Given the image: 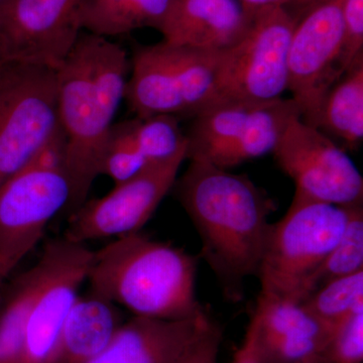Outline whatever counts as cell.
I'll return each mask as SVG.
<instances>
[{"instance_id":"52a82bcc","label":"cell","mask_w":363,"mask_h":363,"mask_svg":"<svg viewBox=\"0 0 363 363\" xmlns=\"http://www.w3.org/2000/svg\"><path fill=\"white\" fill-rule=\"evenodd\" d=\"M59 125L56 70L18 66L0 88V186L32 161Z\"/></svg>"},{"instance_id":"603a6c76","label":"cell","mask_w":363,"mask_h":363,"mask_svg":"<svg viewBox=\"0 0 363 363\" xmlns=\"http://www.w3.org/2000/svg\"><path fill=\"white\" fill-rule=\"evenodd\" d=\"M147 166L138 149L135 121L113 123L105 143L100 175L109 177L114 185L130 180Z\"/></svg>"},{"instance_id":"f1b7e54d","label":"cell","mask_w":363,"mask_h":363,"mask_svg":"<svg viewBox=\"0 0 363 363\" xmlns=\"http://www.w3.org/2000/svg\"><path fill=\"white\" fill-rule=\"evenodd\" d=\"M322 0H288L285 6L289 13L292 14L296 20L298 21L309 9L316 6Z\"/></svg>"},{"instance_id":"83f0119b","label":"cell","mask_w":363,"mask_h":363,"mask_svg":"<svg viewBox=\"0 0 363 363\" xmlns=\"http://www.w3.org/2000/svg\"><path fill=\"white\" fill-rule=\"evenodd\" d=\"M233 363H259L255 348V329L252 324L248 327L242 345L234 355Z\"/></svg>"},{"instance_id":"4dcf8cb0","label":"cell","mask_w":363,"mask_h":363,"mask_svg":"<svg viewBox=\"0 0 363 363\" xmlns=\"http://www.w3.org/2000/svg\"><path fill=\"white\" fill-rule=\"evenodd\" d=\"M18 66L20 65H18V64L11 63V62L7 61L0 55V88L6 84Z\"/></svg>"},{"instance_id":"ac0fdd59","label":"cell","mask_w":363,"mask_h":363,"mask_svg":"<svg viewBox=\"0 0 363 363\" xmlns=\"http://www.w3.org/2000/svg\"><path fill=\"white\" fill-rule=\"evenodd\" d=\"M172 0H79L81 32L99 37L126 35L143 28L157 30Z\"/></svg>"},{"instance_id":"d4e9b609","label":"cell","mask_w":363,"mask_h":363,"mask_svg":"<svg viewBox=\"0 0 363 363\" xmlns=\"http://www.w3.org/2000/svg\"><path fill=\"white\" fill-rule=\"evenodd\" d=\"M329 363H362L363 360V304L338 325L327 351Z\"/></svg>"},{"instance_id":"836d02e7","label":"cell","mask_w":363,"mask_h":363,"mask_svg":"<svg viewBox=\"0 0 363 363\" xmlns=\"http://www.w3.org/2000/svg\"></svg>"},{"instance_id":"d6a6232c","label":"cell","mask_w":363,"mask_h":363,"mask_svg":"<svg viewBox=\"0 0 363 363\" xmlns=\"http://www.w3.org/2000/svg\"><path fill=\"white\" fill-rule=\"evenodd\" d=\"M2 2H4V0H0V6H1Z\"/></svg>"},{"instance_id":"7c38bea8","label":"cell","mask_w":363,"mask_h":363,"mask_svg":"<svg viewBox=\"0 0 363 363\" xmlns=\"http://www.w3.org/2000/svg\"><path fill=\"white\" fill-rule=\"evenodd\" d=\"M92 250L66 238L45 245L44 276L26 318L21 363H55L71 306L87 279Z\"/></svg>"},{"instance_id":"7402d4cb","label":"cell","mask_w":363,"mask_h":363,"mask_svg":"<svg viewBox=\"0 0 363 363\" xmlns=\"http://www.w3.org/2000/svg\"><path fill=\"white\" fill-rule=\"evenodd\" d=\"M301 304L320 321L336 330L355 308L363 304V271L329 281Z\"/></svg>"},{"instance_id":"484cf974","label":"cell","mask_w":363,"mask_h":363,"mask_svg":"<svg viewBox=\"0 0 363 363\" xmlns=\"http://www.w3.org/2000/svg\"><path fill=\"white\" fill-rule=\"evenodd\" d=\"M343 42L339 58L341 75L363 54V0H344Z\"/></svg>"},{"instance_id":"5b68a950","label":"cell","mask_w":363,"mask_h":363,"mask_svg":"<svg viewBox=\"0 0 363 363\" xmlns=\"http://www.w3.org/2000/svg\"><path fill=\"white\" fill-rule=\"evenodd\" d=\"M221 55L164 40L136 45L124 99L138 118L194 117L211 104Z\"/></svg>"},{"instance_id":"277c9868","label":"cell","mask_w":363,"mask_h":363,"mask_svg":"<svg viewBox=\"0 0 363 363\" xmlns=\"http://www.w3.org/2000/svg\"><path fill=\"white\" fill-rule=\"evenodd\" d=\"M350 208L317 201L295 191L285 216L271 224L257 274L260 295L302 303L313 274L342 236Z\"/></svg>"},{"instance_id":"ffe728a7","label":"cell","mask_w":363,"mask_h":363,"mask_svg":"<svg viewBox=\"0 0 363 363\" xmlns=\"http://www.w3.org/2000/svg\"><path fill=\"white\" fill-rule=\"evenodd\" d=\"M44 276L42 259L16 279L0 312V363H21L26 318Z\"/></svg>"},{"instance_id":"7a4b0ae2","label":"cell","mask_w":363,"mask_h":363,"mask_svg":"<svg viewBox=\"0 0 363 363\" xmlns=\"http://www.w3.org/2000/svg\"><path fill=\"white\" fill-rule=\"evenodd\" d=\"M130 60L108 38L81 32L57 74L60 123L67 136L69 206L87 200L114 117L125 97Z\"/></svg>"},{"instance_id":"2e32d148","label":"cell","mask_w":363,"mask_h":363,"mask_svg":"<svg viewBox=\"0 0 363 363\" xmlns=\"http://www.w3.org/2000/svg\"><path fill=\"white\" fill-rule=\"evenodd\" d=\"M117 307L91 292L78 296L64 321L55 363H85L99 354L123 323Z\"/></svg>"},{"instance_id":"4316f807","label":"cell","mask_w":363,"mask_h":363,"mask_svg":"<svg viewBox=\"0 0 363 363\" xmlns=\"http://www.w3.org/2000/svg\"><path fill=\"white\" fill-rule=\"evenodd\" d=\"M221 341L220 327L211 320L181 363H217Z\"/></svg>"},{"instance_id":"44dd1931","label":"cell","mask_w":363,"mask_h":363,"mask_svg":"<svg viewBox=\"0 0 363 363\" xmlns=\"http://www.w3.org/2000/svg\"><path fill=\"white\" fill-rule=\"evenodd\" d=\"M359 271H363L362 205L350 208V219L342 236L313 274L306 298L329 281Z\"/></svg>"},{"instance_id":"1f68e13d","label":"cell","mask_w":363,"mask_h":363,"mask_svg":"<svg viewBox=\"0 0 363 363\" xmlns=\"http://www.w3.org/2000/svg\"><path fill=\"white\" fill-rule=\"evenodd\" d=\"M317 363H329V362H328V360H324V362H317Z\"/></svg>"},{"instance_id":"8fae6325","label":"cell","mask_w":363,"mask_h":363,"mask_svg":"<svg viewBox=\"0 0 363 363\" xmlns=\"http://www.w3.org/2000/svg\"><path fill=\"white\" fill-rule=\"evenodd\" d=\"M344 0H322L298 21L289 49L288 91L301 119L314 125L329 89L342 77L339 58L343 42Z\"/></svg>"},{"instance_id":"f546056e","label":"cell","mask_w":363,"mask_h":363,"mask_svg":"<svg viewBox=\"0 0 363 363\" xmlns=\"http://www.w3.org/2000/svg\"><path fill=\"white\" fill-rule=\"evenodd\" d=\"M248 13L252 14L264 7L272 6H285L288 0H240Z\"/></svg>"},{"instance_id":"d6986e66","label":"cell","mask_w":363,"mask_h":363,"mask_svg":"<svg viewBox=\"0 0 363 363\" xmlns=\"http://www.w3.org/2000/svg\"><path fill=\"white\" fill-rule=\"evenodd\" d=\"M250 324L259 344L306 339L331 341L335 332L301 303L260 294Z\"/></svg>"},{"instance_id":"8992f818","label":"cell","mask_w":363,"mask_h":363,"mask_svg":"<svg viewBox=\"0 0 363 363\" xmlns=\"http://www.w3.org/2000/svg\"><path fill=\"white\" fill-rule=\"evenodd\" d=\"M297 23L283 6L255 11L245 35L222 52L208 107L223 102L262 104L283 97L288 91L289 49Z\"/></svg>"},{"instance_id":"9c48e42d","label":"cell","mask_w":363,"mask_h":363,"mask_svg":"<svg viewBox=\"0 0 363 363\" xmlns=\"http://www.w3.org/2000/svg\"><path fill=\"white\" fill-rule=\"evenodd\" d=\"M186 159L187 147L168 160L147 164L104 197L85 201L72 212L64 238L85 245L138 233L175 186Z\"/></svg>"},{"instance_id":"9a60e30c","label":"cell","mask_w":363,"mask_h":363,"mask_svg":"<svg viewBox=\"0 0 363 363\" xmlns=\"http://www.w3.org/2000/svg\"><path fill=\"white\" fill-rule=\"evenodd\" d=\"M252 16L240 0H172L157 30L169 44L224 52L245 35Z\"/></svg>"},{"instance_id":"3957f363","label":"cell","mask_w":363,"mask_h":363,"mask_svg":"<svg viewBox=\"0 0 363 363\" xmlns=\"http://www.w3.org/2000/svg\"><path fill=\"white\" fill-rule=\"evenodd\" d=\"M196 274L195 257L138 231L93 252L86 281L91 293L133 316L185 320L206 313L196 296Z\"/></svg>"},{"instance_id":"ba28073f","label":"cell","mask_w":363,"mask_h":363,"mask_svg":"<svg viewBox=\"0 0 363 363\" xmlns=\"http://www.w3.org/2000/svg\"><path fill=\"white\" fill-rule=\"evenodd\" d=\"M65 171L26 164L0 186V285L70 203Z\"/></svg>"},{"instance_id":"30bf717a","label":"cell","mask_w":363,"mask_h":363,"mask_svg":"<svg viewBox=\"0 0 363 363\" xmlns=\"http://www.w3.org/2000/svg\"><path fill=\"white\" fill-rule=\"evenodd\" d=\"M272 155L295 183L296 192L336 206L362 205L363 179L354 162L301 117L291 121Z\"/></svg>"},{"instance_id":"5bb4252c","label":"cell","mask_w":363,"mask_h":363,"mask_svg":"<svg viewBox=\"0 0 363 363\" xmlns=\"http://www.w3.org/2000/svg\"><path fill=\"white\" fill-rule=\"evenodd\" d=\"M211 320L207 312L185 320L133 316L85 363H181Z\"/></svg>"},{"instance_id":"6da1fadb","label":"cell","mask_w":363,"mask_h":363,"mask_svg":"<svg viewBox=\"0 0 363 363\" xmlns=\"http://www.w3.org/2000/svg\"><path fill=\"white\" fill-rule=\"evenodd\" d=\"M174 187L199 234L203 259L224 296L238 302L245 279L259 272L274 202L247 176L196 160Z\"/></svg>"},{"instance_id":"4fadbf2b","label":"cell","mask_w":363,"mask_h":363,"mask_svg":"<svg viewBox=\"0 0 363 363\" xmlns=\"http://www.w3.org/2000/svg\"><path fill=\"white\" fill-rule=\"evenodd\" d=\"M79 0H4L0 55L11 63L58 70L81 30Z\"/></svg>"},{"instance_id":"cb8c5ba5","label":"cell","mask_w":363,"mask_h":363,"mask_svg":"<svg viewBox=\"0 0 363 363\" xmlns=\"http://www.w3.org/2000/svg\"><path fill=\"white\" fill-rule=\"evenodd\" d=\"M133 121L136 143L147 164L168 160L187 147V138L178 117L160 114L147 118L135 117Z\"/></svg>"},{"instance_id":"e0dca14e","label":"cell","mask_w":363,"mask_h":363,"mask_svg":"<svg viewBox=\"0 0 363 363\" xmlns=\"http://www.w3.org/2000/svg\"><path fill=\"white\" fill-rule=\"evenodd\" d=\"M313 126L348 149L360 145L363 140V54L325 95Z\"/></svg>"}]
</instances>
